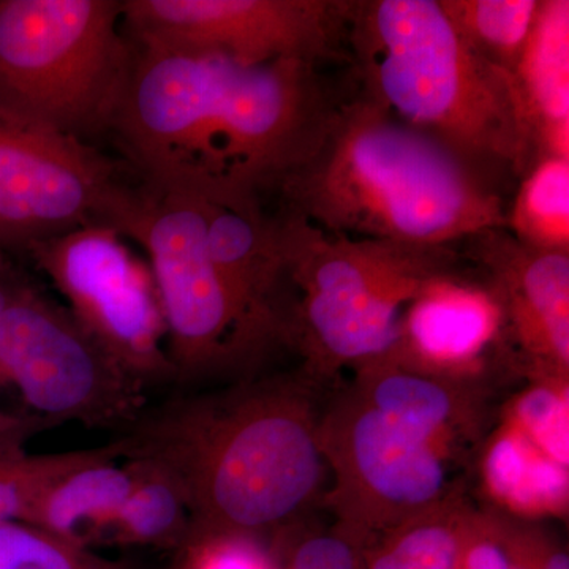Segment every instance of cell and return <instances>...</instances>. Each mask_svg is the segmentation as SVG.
Masks as SVG:
<instances>
[{"mask_svg":"<svg viewBox=\"0 0 569 569\" xmlns=\"http://www.w3.org/2000/svg\"><path fill=\"white\" fill-rule=\"evenodd\" d=\"M132 48L108 137L140 181L212 204L276 194L317 151L342 99L305 62Z\"/></svg>","mask_w":569,"mask_h":569,"instance_id":"obj_1","label":"cell"},{"mask_svg":"<svg viewBox=\"0 0 569 569\" xmlns=\"http://www.w3.org/2000/svg\"><path fill=\"white\" fill-rule=\"evenodd\" d=\"M316 387L302 370L249 376L148 406L112 443L122 460H148L174 478L192 537L269 541L323 497L329 468Z\"/></svg>","mask_w":569,"mask_h":569,"instance_id":"obj_2","label":"cell"},{"mask_svg":"<svg viewBox=\"0 0 569 569\" xmlns=\"http://www.w3.org/2000/svg\"><path fill=\"white\" fill-rule=\"evenodd\" d=\"M276 194L326 233L422 246L507 227L509 198L443 142L355 89Z\"/></svg>","mask_w":569,"mask_h":569,"instance_id":"obj_3","label":"cell"},{"mask_svg":"<svg viewBox=\"0 0 569 569\" xmlns=\"http://www.w3.org/2000/svg\"><path fill=\"white\" fill-rule=\"evenodd\" d=\"M348 67L351 89L505 194L533 163L511 74L468 47L438 0H355Z\"/></svg>","mask_w":569,"mask_h":569,"instance_id":"obj_4","label":"cell"},{"mask_svg":"<svg viewBox=\"0 0 569 569\" xmlns=\"http://www.w3.org/2000/svg\"><path fill=\"white\" fill-rule=\"evenodd\" d=\"M277 220L295 296L288 348L318 385L391 353L410 302L430 280L467 263L459 244L329 234L282 206Z\"/></svg>","mask_w":569,"mask_h":569,"instance_id":"obj_5","label":"cell"},{"mask_svg":"<svg viewBox=\"0 0 569 569\" xmlns=\"http://www.w3.org/2000/svg\"><path fill=\"white\" fill-rule=\"evenodd\" d=\"M133 48L121 0H0V107L91 142L107 134Z\"/></svg>","mask_w":569,"mask_h":569,"instance_id":"obj_6","label":"cell"},{"mask_svg":"<svg viewBox=\"0 0 569 569\" xmlns=\"http://www.w3.org/2000/svg\"><path fill=\"white\" fill-rule=\"evenodd\" d=\"M320 440L335 475L326 500L337 523L366 541L460 493L452 470L462 460L370 406L353 387L321 413Z\"/></svg>","mask_w":569,"mask_h":569,"instance_id":"obj_7","label":"cell"},{"mask_svg":"<svg viewBox=\"0 0 569 569\" xmlns=\"http://www.w3.org/2000/svg\"><path fill=\"white\" fill-rule=\"evenodd\" d=\"M208 217L204 198L140 181L116 230L148 254L178 383L241 369L233 305L209 253Z\"/></svg>","mask_w":569,"mask_h":569,"instance_id":"obj_8","label":"cell"},{"mask_svg":"<svg viewBox=\"0 0 569 569\" xmlns=\"http://www.w3.org/2000/svg\"><path fill=\"white\" fill-rule=\"evenodd\" d=\"M0 387L48 426L118 432L149 406L146 388L86 335L66 306L28 283L0 316Z\"/></svg>","mask_w":569,"mask_h":569,"instance_id":"obj_9","label":"cell"},{"mask_svg":"<svg viewBox=\"0 0 569 569\" xmlns=\"http://www.w3.org/2000/svg\"><path fill=\"white\" fill-rule=\"evenodd\" d=\"M24 252L86 335L146 391L176 381L151 268L123 236L89 224L32 242Z\"/></svg>","mask_w":569,"mask_h":569,"instance_id":"obj_10","label":"cell"},{"mask_svg":"<svg viewBox=\"0 0 569 569\" xmlns=\"http://www.w3.org/2000/svg\"><path fill=\"white\" fill-rule=\"evenodd\" d=\"M134 174L91 142L0 107V247H20L89 224L112 230Z\"/></svg>","mask_w":569,"mask_h":569,"instance_id":"obj_11","label":"cell"},{"mask_svg":"<svg viewBox=\"0 0 569 569\" xmlns=\"http://www.w3.org/2000/svg\"><path fill=\"white\" fill-rule=\"evenodd\" d=\"M355 0H121L134 44L217 52L244 66H348Z\"/></svg>","mask_w":569,"mask_h":569,"instance_id":"obj_12","label":"cell"},{"mask_svg":"<svg viewBox=\"0 0 569 569\" xmlns=\"http://www.w3.org/2000/svg\"><path fill=\"white\" fill-rule=\"evenodd\" d=\"M496 293L522 376L568 380L569 253L539 252L507 228L459 242Z\"/></svg>","mask_w":569,"mask_h":569,"instance_id":"obj_13","label":"cell"},{"mask_svg":"<svg viewBox=\"0 0 569 569\" xmlns=\"http://www.w3.org/2000/svg\"><path fill=\"white\" fill-rule=\"evenodd\" d=\"M391 353L427 372L466 380L489 381L500 369L520 373L503 309L468 260L430 280L410 302Z\"/></svg>","mask_w":569,"mask_h":569,"instance_id":"obj_14","label":"cell"},{"mask_svg":"<svg viewBox=\"0 0 569 569\" xmlns=\"http://www.w3.org/2000/svg\"><path fill=\"white\" fill-rule=\"evenodd\" d=\"M208 246L233 305L241 369L288 347L293 288L288 279L277 212L264 201L209 203Z\"/></svg>","mask_w":569,"mask_h":569,"instance_id":"obj_15","label":"cell"},{"mask_svg":"<svg viewBox=\"0 0 569 569\" xmlns=\"http://www.w3.org/2000/svg\"><path fill=\"white\" fill-rule=\"evenodd\" d=\"M353 370L351 387L370 406L421 430L459 459L488 436V380L438 376L392 353Z\"/></svg>","mask_w":569,"mask_h":569,"instance_id":"obj_16","label":"cell"},{"mask_svg":"<svg viewBox=\"0 0 569 569\" xmlns=\"http://www.w3.org/2000/svg\"><path fill=\"white\" fill-rule=\"evenodd\" d=\"M511 80L533 162L541 157L569 159L568 0H539Z\"/></svg>","mask_w":569,"mask_h":569,"instance_id":"obj_17","label":"cell"},{"mask_svg":"<svg viewBox=\"0 0 569 569\" xmlns=\"http://www.w3.org/2000/svg\"><path fill=\"white\" fill-rule=\"evenodd\" d=\"M137 470L110 443L70 468L33 501L22 522L32 523L82 548L104 546L112 520L134 485Z\"/></svg>","mask_w":569,"mask_h":569,"instance_id":"obj_18","label":"cell"},{"mask_svg":"<svg viewBox=\"0 0 569 569\" xmlns=\"http://www.w3.org/2000/svg\"><path fill=\"white\" fill-rule=\"evenodd\" d=\"M486 489L493 500L523 516L560 515L568 505V468L546 456L505 415L482 455Z\"/></svg>","mask_w":569,"mask_h":569,"instance_id":"obj_19","label":"cell"},{"mask_svg":"<svg viewBox=\"0 0 569 569\" xmlns=\"http://www.w3.org/2000/svg\"><path fill=\"white\" fill-rule=\"evenodd\" d=\"M134 485L112 520L104 546L179 550L192 537V515L182 489L168 471L130 459Z\"/></svg>","mask_w":569,"mask_h":569,"instance_id":"obj_20","label":"cell"},{"mask_svg":"<svg viewBox=\"0 0 569 569\" xmlns=\"http://www.w3.org/2000/svg\"><path fill=\"white\" fill-rule=\"evenodd\" d=\"M505 228L529 249L569 253V159L535 160L509 197Z\"/></svg>","mask_w":569,"mask_h":569,"instance_id":"obj_21","label":"cell"},{"mask_svg":"<svg viewBox=\"0 0 569 569\" xmlns=\"http://www.w3.org/2000/svg\"><path fill=\"white\" fill-rule=\"evenodd\" d=\"M470 509L459 493L378 535L367 545V569H455Z\"/></svg>","mask_w":569,"mask_h":569,"instance_id":"obj_22","label":"cell"},{"mask_svg":"<svg viewBox=\"0 0 569 569\" xmlns=\"http://www.w3.org/2000/svg\"><path fill=\"white\" fill-rule=\"evenodd\" d=\"M479 58L511 74L533 29L539 0H438Z\"/></svg>","mask_w":569,"mask_h":569,"instance_id":"obj_23","label":"cell"},{"mask_svg":"<svg viewBox=\"0 0 569 569\" xmlns=\"http://www.w3.org/2000/svg\"><path fill=\"white\" fill-rule=\"evenodd\" d=\"M37 430H18L0 437V523L22 520L48 485L70 468L93 458L99 448L56 455H31L26 441Z\"/></svg>","mask_w":569,"mask_h":569,"instance_id":"obj_24","label":"cell"},{"mask_svg":"<svg viewBox=\"0 0 569 569\" xmlns=\"http://www.w3.org/2000/svg\"><path fill=\"white\" fill-rule=\"evenodd\" d=\"M0 569H134L22 520L0 523Z\"/></svg>","mask_w":569,"mask_h":569,"instance_id":"obj_25","label":"cell"},{"mask_svg":"<svg viewBox=\"0 0 569 569\" xmlns=\"http://www.w3.org/2000/svg\"><path fill=\"white\" fill-rule=\"evenodd\" d=\"M268 542L279 569H367V541L339 523L320 533L302 519Z\"/></svg>","mask_w":569,"mask_h":569,"instance_id":"obj_26","label":"cell"},{"mask_svg":"<svg viewBox=\"0 0 569 569\" xmlns=\"http://www.w3.org/2000/svg\"><path fill=\"white\" fill-rule=\"evenodd\" d=\"M507 417L550 459L569 467L568 380L531 378Z\"/></svg>","mask_w":569,"mask_h":569,"instance_id":"obj_27","label":"cell"},{"mask_svg":"<svg viewBox=\"0 0 569 569\" xmlns=\"http://www.w3.org/2000/svg\"><path fill=\"white\" fill-rule=\"evenodd\" d=\"M170 569H279L266 539L238 535L192 537L176 550Z\"/></svg>","mask_w":569,"mask_h":569,"instance_id":"obj_28","label":"cell"},{"mask_svg":"<svg viewBox=\"0 0 569 569\" xmlns=\"http://www.w3.org/2000/svg\"><path fill=\"white\" fill-rule=\"evenodd\" d=\"M455 569H509L503 519L470 509Z\"/></svg>","mask_w":569,"mask_h":569,"instance_id":"obj_29","label":"cell"},{"mask_svg":"<svg viewBox=\"0 0 569 569\" xmlns=\"http://www.w3.org/2000/svg\"><path fill=\"white\" fill-rule=\"evenodd\" d=\"M507 537L509 569H569L568 553L537 531L515 526L503 519Z\"/></svg>","mask_w":569,"mask_h":569,"instance_id":"obj_30","label":"cell"},{"mask_svg":"<svg viewBox=\"0 0 569 569\" xmlns=\"http://www.w3.org/2000/svg\"><path fill=\"white\" fill-rule=\"evenodd\" d=\"M28 283V279L7 260L6 250L0 249V316Z\"/></svg>","mask_w":569,"mask_h":569,"instance_id":"obj_31","label":"cell"},{"mask_svg":"<svg viewBox=\"0 0 569 569\" xmlns=\"http://www.w3.org/2000/svg\"><path fill=\"white\" fill-rule=\"evenodd\" d=\"M26 429L40 430L41 432L44 429V425L39 418L31 417L28 413L11 415L0 411V437Z\"/></svg>","mask_w":569,"mask_h":569,"instance_id":"obj_32","label":"cell"},{"mask_svg":"<svg viewBox=\"0 0 569 569\" xmlns=\"http://www.w3.org/2000/svg\"><path fill=\"white\" fill-rule=\"evenodd\" d=\"M0 249H2V247H0ZM3 250V249H2Z\"/></svg>","mask_w":569,"mask_h":569,"instance_id":"obj_33","label":"cell"}]
</instances>
